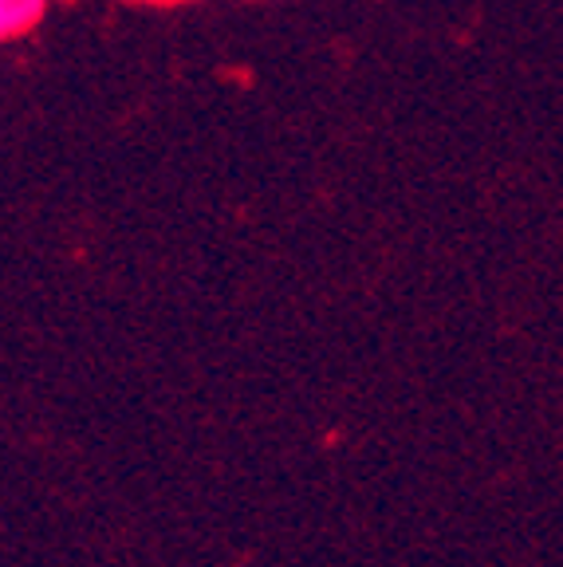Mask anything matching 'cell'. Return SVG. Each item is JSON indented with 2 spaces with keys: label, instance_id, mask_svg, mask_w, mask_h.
<instances>
[{
  "label": "cell",
  "instance_id": "cell-1",
  "mask_svg": "<svg viewBox=\"0 0 563 567\" xmlns=\"http://www.w3.org/2000/svg\"><path fill=\"white\" fill-rule=\"evenodd\" d=\"M48 0H0V44L44 20Z\"/></svg>",
  "mask_w": 563,
  "mask_h": 567
}]
</instances>
